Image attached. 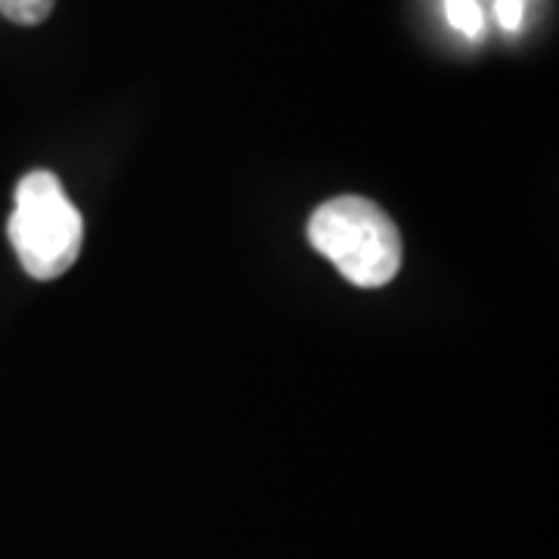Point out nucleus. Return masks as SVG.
<instances>
[{"mask_svg": "<svg viewBox=\"0 0 559 559\" xmlns=\"http://www.w3.org/2000/svg\"><path fill=\"white\" fill-rule=\"evenodd\" d=\"M7 234L28 277L57 280L75 264L81 252V215L57 175L32 171L20 180Z\"/></svg>", "mask_w": 559, "mask_h": 559, "instance_id": "nucleus-2", "label": "nucleus"}, {"mask_svg": "<svg viewBox=\"0 0 559 559\" xmlns=\"http://www.w3.org/2000/svg\"><path fill=\"white\" fill-rule=\"evenodd\" d=\"M444 13L460 35H466V38L481 35V10L476 0H444Z\"/></svg>", "mask_w": 559, "mask_h": 559, "instance_id": "nucleus-4", "label": "nucleus"}, {"mask_svg": "<svg viewBox=\"0 0 559 559\" xmlns=\"http://www.w3.org/2000/svg\"><path fill=\"white\" fill-rule=\"evenodd\" d=\"M57 0H0V16L16 25H38L53 13Z\"/></svg>", "mask_w": 559, "mask_h": 559, "instance_id": "nucleus-3", "label": "nucleus"}, {"mask_svg": "<svg viewBox=\"0 0 559 559\" xmlns=\"http://www.w3.org/2000/svg\"><path fill=\"white\" fill-rule=\"evenodd\" d=\"M308 240L345 280L364 289L385 286L401 267V234L377 202L336 197L308 221Z\"/></svg>", "mask_w": 559, "mask_h": 559, "instance_id": "nucleus-1", "label": "nucleus"}, {"mask_svg": "<svg viewBox=\"0 0 559 559\" xmlns=\"http://www.w3.org/2000/svg\"><path fill=\"white\" fill-rule=\"evenodd\" d=\"M525 3H528V0H498V3H495L498 22L507 28V32H520L522 28V20H525Z\"/></svg>", "mask_w": 559, "mask_h": 559, "instance_id": "nucleus-5", "label": "nucleus"}]
</instances>
